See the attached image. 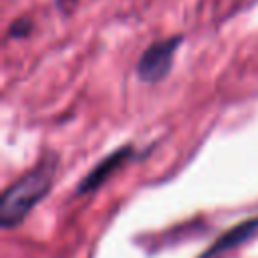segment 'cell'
Instances as JSON below:
<instances>
[{
  "mask_svg": "<svg viewBox=\"0 0 258 258\" xmlns=\"http://www.w3.org/2000/svg\"><path fill=\"white\" fill-rule=\"evenodd\" d=\"M54 171H56V161L52 157H46L40 165L30 169L26 175H22L18 181H14L6 189L0 204L2 226L8 228L18 224L46 196V191L50 189Z\"/></svg>",
  "mask_w": 258,
  "mask_h": 258,
  "instance_id": "6da1fadb",
  "label": "cell"
},
{
  "mask_svg": "<svg viewBox=\"0 0 258 258\" xmlns=\"http://www.w3.org/2000/svg\"><path fill=\"white\" fill-rule=\"evenodd\" d=\"M179 38H169V40H159L155 44H151L139 64H137V73L143 81H159L161 77H165V73L171 67L173 60V50L177 48Z\"/></svg>",
  "mask_w": 258,
  "mask_h": 258,
  "instance_id": "7a4b0ae2",
  "label": "cell"
},
{
  "mask_svg": "<svg viewBox=\"0 0 258 258\" xmlns=\"http://www.w3.org/2000/svg\"><path fill=\"white\" fill-rule=\"evenodd\" d=\"M125 157H127L125 151H117V153H113L111 157H107L99 167H95V171L83 181V185H79V189H81V191H87V189H91V187H97V185H99V183H101V181H103V179H105V177H107V175H109V173H111V171L125 159Z\"/></svg>",
  "mask_w": 258,
  "mask_h": 258,
  "instance_id": "3957f363",
  "label": "cell"
}]
</instances>
